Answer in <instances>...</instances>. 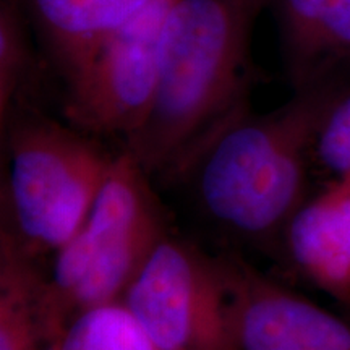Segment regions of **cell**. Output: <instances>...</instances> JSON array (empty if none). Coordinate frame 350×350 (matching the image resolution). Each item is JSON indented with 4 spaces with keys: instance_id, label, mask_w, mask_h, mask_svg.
<instances>
[{
    "instance_id": "obj_1",
    "label": "cell",
    "mask_w": 350,
    "mask_h": 350,
    "mask_svg": "<svg viewBox=\"0 0 350 350\" xmlns=\"http://www.w3.org/2000/svg\"><path fill=\"white\" fill-rule=\"evenodd\" d=\"M269 0H177L165 25L157 85L124 150L150 175H183L203 144L247 106L255 23Z\"/></svg>"
},
{
    "instance_id": "obj_2",
    "label": "cell",
    "mask_w": 350,
    "mask_h": 350,
    "mask_svg": "<svg viewBox=\"0 0 350 350\" xmlns=\"http://www.w3.org/2000/svg\"><path fill=\"white\" fill-rule=\"evenodd\" d=\"M338 96L323 78L274 111L245 106L219 126L183 172L209 219L250 242L282 235L305 201L306 164Z\"/></svg>"
},
{
    "instance_id": "obj_3",
    "label": "cell",
    "mask_w": 350,
    "mask_h": 350,
    "mask_svg": "<svg viewBox=\"0 0 350 350\" xmlns=\"http://www.w3.org/2000/svg\"><path fill=\"white\" fill-rule=\"evenodd\" d=\"M150 177L122 150L85 222L54 253L39 297L47 347L80 313L122 301L152 250L169 234Z\"/></svg>"
},
{
    "instance_id": "obj_4",
    "label": "cell",
    "mask_w": 350,
    "mask_h": 350,
    "mask_svg": "<svg viewBox=\"0 0 350 350\" xmlns=\"http://www.w3.org/2000/svg\"><path fill=\"white\" fill-rule=\"evenodd\" d=\"M2 131L8 152L2 235L33 260L57 253L85 222L117 154L33 109H16Z\"/></svg>"
},
{
    "instance_id": "obj_5",
    "label": "cell",
    "mask_w": 350,
    "mask_h": 350,
    "mask_svg": "<svg viewBox=\"0 0 350 350\" xmlns=\"http://www.w3.org/2000/svg\"><path fill=\"white\" fill-rule=\"evenodd\" d=\"M122 301L157 350H237L222 255L187 240L165 235Z\"/></svg>"
},
{
    "instance_id": "obj_6",
    "label": "cell",
    "mask_w": 350,
    "mask_h": 350,
    "mask_svg": "<svg viewBox=\"0 0 350 350\" xmlns=\"http://www.w3.org/2000/svg\"><path fill=\"white\" fill-rule=\"evenodd\" d=\"M177 0H148L100 46L67 86V122L93 137L124 143L146 119L159 77L165 25Z\"/></svg>"
},
{
    "instance_id": "obj_7",
    "label": "cell",
    "mask_w": 350,
    "mask_h": 350,
    "mask_svg": "<svg viewBox=\"0 0 350 350\" xmlns=\"http://www.w3.org/2000/svg\"><path fill=\"white\" fill-rule=\"evenodd\" d=\"M237 350H350V319L331 313L237 253L222 255Z\"/></svg>"
},
{
    "instance_id": "obj_8",
    "label": "cell",
    "mask_w": 350,
    "mask_h": 350,
    "mask_svg": "<svg viewBox=\"0 0 350 350\" xmlns=\"http://www.w3.org/2000/svg\"><path fill=\"white\" fill-rule=\"evenodd\" d=\"M295 268L345 306L350 304V175L305 200L284 229Z\"/></svg>"
},
{
    "instance_id": "obj_9",
    "label": "cell",
    "mask_w": 350,
    "mask_h": 350,
    "mask_svg": "<svg viewBox=\"0 0 350 350\" xmlns=\"http://www.w3.org/2000/svg\"><path fill=\"white\" fill-rule=\"evenodd\" d=\"M51 59L72 85L107 38L148 0H21Z\"/></svg>"
},
{
    "instance_id": "obj_10",
    "label": "cell",
    "mask_w": 350,
    "mask_h": 350,
    "mask_svg": "<svg viewBox=\"0 0 350 350\" xmlns=\"http://www.w3.org/2000/svg\"><path fill=\"white\" fill-rule=\"evenodd\" d=\"M295 88L325 78L350 54V0H269Z\"/></svg>"
},
{
    "instance_id": "obj_11",
    "label": "cell",
    "mask_w": 350,
    "mask_h": 350,
    "mask_svg": "<svg viewBox=\"0 0 350 350\" xmlns=\"http://www.w3.org/2000/svg\"><path fill=\"white\" fill-rule=\"evenodd\" d=\"M44 275L10 239H0V350H47L39 314Z\"/></svg>"
},
{
    "instance_id": "obj_12",
    "label": "cell",
    "mask_w": 350,
    "mask_h": 350,
    "mask_svg": "<svg viewBox=\"0 0 350 350\" xmlns=\"http://www.w3.org/2000/svg\"><path fill=\"white\" fill-rule=\"evenodd\" d=\"M47 350H157L124 301L86 310Z\"/></svg>"
},
{
    "instance_id": "obj_13",
    "label": "cell",
    "mask_w": 350,
    "mask_h": 350,
    "mask_svg": "<svg viewBox=\"0 0 350 350\" xmlns=\"http://www.w3.org/2000/svg\"><path fill=\"white\" fill-rule=\"evenodd\" d=\"M29 16L21 0L0 2V124L18 109L25 88L34 75Z\"/></svg>"
},
{
    "instance_id": "obj_14",
    "label": "cell",
    "mask_w": 350,
    "mask_h": 350,
    "mask_svg": "<svg viewBox=\"0 0 350 350\" xmlns=\"http://www.w3.org/2000/svg\"><path fill=\"white\" fill-rule=\"evenodd\" d=\"M314 156L336 177L350 175V93L339 94L319 126Z\"/></svg>"
},
{
    "instance_id": "obj_15",
    "label": "cell",
    "mask_w": 350,
    "mask_h": 350,
    "mask_svg": "<svg viewBox=\"0 0 350 350\" xmlns=\"http://www.w3.org/2000/svg\"><path fill=\"white\" fill-rule=\"evenodd\" d=\"M344 310H345V313H347V314H345V317H347V318L350 319V304L345 305V306H344Z\"/></svg>"
}]
</instances>
